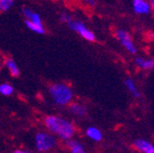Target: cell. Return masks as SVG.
I'll return each instance as SVG.
<instances>
[{"instance_id": "obj_13", "label": "cell", "mask_w": 154, "mask_h": 153, "mask_svg": "<svg viewBox=\"0 0 154 153\" xmlns=\"http://www.w3.org/2000/svg\"><path fill=\"white\" fill-rule=\"evenodd\" d=\"M5 66L13 77H18L19 74H20V71H19L16 63L14 62V60L12 58H6L5 59Z\"/></svg>"}, {"instance_id": "obj_4", "label": "cell", "mask_w": 154, "mask_h": 153, "mask_svg": "<svg viewBox=\"0 0 154 153\" xmlns=\"http://www.w3.org/2000/svg\"><path fill=\"white\" fill-rule=\"evenodd\" d=\"M55 134L41 132L38 133L35 136L36 148L38 152L50 151L57 146V139L54 136Z\"/></svg>"}, {"instance_id": "obj_8", "label": "cell", "mask_w": 154, "mask_h": 153, "mask_svg": "<svg viewBox=\"0 0 154 153\" xmlns=\"http://www.w3.org/2000/svg\"><path fill=\"white\" fill-rule=\"evenodd\" d=\"M22 12H23L24 16L27 20L31 21L32 23H35V24L42 26V19H41L40 15H38V13L32 11L31 10H29L28 8H23V9H22Z\"/></svg>"}, {"instance_id": "obj_5", "label": "cell", "mask_w": 154, "mask_h": 153, "mask_svg": "<svg viewBox=\"0 0 154 153\" xmlns=\"http://www.w3.org/2000/svg\"><path fill=\"white\" fill-rule=\"evenodd\" d=\"M116 37L119 41V42L124 46V48L131 54H136V48L133 42L131 36L125 31V30L119 29L116 32Z\"/></svg>"}, {"instance_id": "obj_9", "label": "cell", "mask_w": 154, "mask_h": 153, "mask_svg": "<svg viewBox=\"0 0 154 153\" xmlns=\"http://www.w3.org/2000/svg\"><path fill=\"white\" fill-rule=\"evenodd\" d=\"M69 107H70V111L73 115H75V116L79 117V118L86 116L87 108H86V106H85V105H83L81 103H70Z\"/></svg>"}, {"instance_id": "obj_10", "label": "cell", "mask_w": 154, "mask_h": 153, "mask_svg": "<svg viewBox=\"0 0 154 153\" xmlns=\"http://www.w3.org/2000/svg\"><path fill=\"white\" fill-rule=\"evenodd\" d=\"M66 146L72 153H85L86 152L83 145L80 142L73 140L72 138L69 140H66Z\"/></svg>"}, {"instance_id": "obj_2", "label": "cell", "mask_w": 154, "mask_h": 153, "mask_svg": "<svg viewBox=\"0 0 154 153\" xmlns=\"http://www.w3.org/2000/svg\"><path fill=\"white\" fill-rule=\"evenodd\" d=\"M49 93L53 101L58 105H68L72 101L73 93L71 87L62 83L54 84L49 87Z\"/></svg>"}, {"instance_id": "obj_7", "label": "cell", "mask_w": 154, "mask_h": 153, "mask_svg": "<svg viewBox=\"0 0 154 153\" xmlns=\"http://www.w3.org/2000/svg\"><path fill=\"white\" fill-rule=\"evenodd\" d=\"M134 147L138 151L143 153H154V145L143 139H137L134 142Z\"/></svg>"}, {"instance_id": "obj_18", "label": "cell", "mask_w": 154, "mask_h": 153, "mask_svg": "<svg viewBox=\"0 0 154 153\" xmlns=\"http://www.w3.org/2000/svg\"><path fill=\"white\" fill-rule=\"evenodd\" d=\"M84 2L86 3L88 6H89V7H93V6H95V4H96V1H95V0H84Z\"/></svg>"}, {"instance_id": "obj_6", "label": "cell", "mask_w": 154, "mask_h": 153, "mask_svg": "<svg viewBox=\"0 0 154 153\" xmlns=\"http://www.w3.org/2000/svg\"><path fill=\"white\" fill-rule=\"evenodd\" d=\"M133 8L136 14H149L152 10L151 5L147 0H133Z\"/></svg>"}, {"instance_id": "obj_1", "label": "cell", "mask_w": 154, "mask_h": 153, "mask_svg": "<svg viewBox=\"0 0 154 153\" xmlns=\"http://www.w3.org/2000/svg\"><path fill=\"white\" fill-rule=\"evenodd\" d=\"M48 131L62 140H69L75 134V127L70 120L58 116H48L44 118Z\"/></svg>"}, {"instance_id": "obj_16", "label": "cell", "mask_w": 154, "mask_h": 153, "mask_svg": "<svg viewBox=\"0 0 154 153\" xmlns=\"http://www.w3.org/2000/svg\"><path fill=\"white\" fill-rule=\"evenodd\" d=\"M13 92V87L8 84H1L0 85V93L4 96H10Z\"/></svg>"}, {"instance_id": "obj_12", "label": "cell", "mask_w": 154, "mask_h": 153, "mask_svg": "<svg viewBox=\"0 0 154 153\" xmlns=\"http://www.w3.org/2000/svg\"><path fill=\"white\" fill-rule=\"evenodd\" d=\"M86 134L89 139L95 142H100L103 139V133L96 127H89L86 131Z\"/></svg>"}, {"instance_id": "obj_20", "label": "cell", "mask_w": 154, "mask_h": 153, "mask_svg": "<svg viewBox=\"0 0 154 153\" xmlns=\"http://www.w3.org/2000/svg\"><path fill=\"white\" fill-rule=\"evenodd\" d=\"M14 153H24V152H26V151H22V150H15L13 151Z\"/></svg>"}, {"instance_id": "obj_15", "label": "cell", "mask_w": 154, "mask_h": 153, "mask_svg": "<svg viewBox=\"0 0 154 153\" xmlns=\"http://www.w3.org/2000/svg\"><path fill=\"white\" fill-rule=\"evenodd\" d=\"M125 85H126L128 90L133 94L134 97L140 98V93H139V91H138V89L136 88V86H135V84L133 79H127L125 81Z\"/></svg>"}, {"instance_id": "obj_3", "label": "cell", "mask_w": 154, "mask_h": 153, "mask_svg": "<svg viewBox=\"0 0 154 153\" xmlns=\"http://www.w3.org/2000/svg\"><path fill=\"white\" fill-rule=\"evenodd\" d=\"M61 21L68 25V26L73 31L78 33L83 39L87 40L88 41H95V35L93 32L84 25V23L80 20H75L72 16L68 14H62L61 15Z\"/></svg>"}, {"instance_id": "obj_11", "label": "cell", "mask_w": 154, "mask_h": 153, "mask_svg": "<svg viewBox=\"0 0 154 153\" xmlns=\"http://www.w3.org/2000/svg\"><path fill=\"white\" fill-rule=\"evenodd\" d=\"M135 65L143 69V70H150L154 68V59H146L143 57H135L134 59Z\"/></svg>"}, {"instance_id": "obj_19", "label": "cell", "mask_w": 154, "mask_h": 153, "mask_svg": "<svg viewBox=\"0 0 154 153\" xmlns=\"http://www.w3.org/2000/svg\"><path fill=\"white\" fill-rule=\"evenodd\" d=\"M150 5H151V9L154 11V0H150Z\"/></svg>"}, {"instance_id": "obj_17", "label": "cell", "mask_w": 154, "mask_h": 153, "mask_svg": "<svg viewBox=\"0 0 154 153\" xmlns=\"http://www.w3.org/2000/svg\"><path fill=\"white\" fill-rule=\"evenodd\" d=\"M13 5V0H0V10L2 11H7Z\"/></svg>"}, {"instance_id": "obj_14", "label": "cell", "mask_w": 154, "mask_h": 153, "mask_svg": "<svg viewBox=\"0 0 154 153\" xmlns=\"http://www.w3.org/2000/svg\"><path fill=\"white\" fill-rule=\"evenodd\" d=\"M25 24L27 26V28H29L31 31H33L35 33H38V34H43L44 33V28L41 25L35 24V23H32L31 21H29L27 19H26Z\"/></svg>"}]
</instances>
